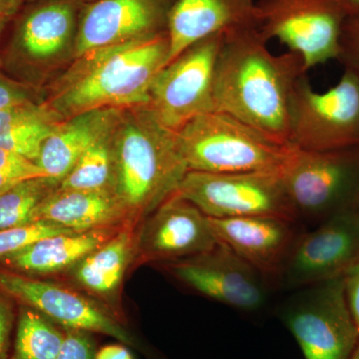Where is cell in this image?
I'll return each mask as SVG.
<instances>
[{
  "label": "cell",
  "instance_id": "cell-21",
  "mask_svg": "<svg viewBox=\"0 0 359 359\" xmlns=\"http://www.w3.org/2000/svg\"><path fill=\"white\" fill-rule=\"evenodd\" d=\"M75 26V8L69 1L37 7L22 20L13 45V57L20 65H37L60 53Z\"/></svg>",
  "mask_w": 359,
  "mask_h": 359
},
{
  "label": "cell",
  "instance_id": "cell-37",
  "mask_svg": "<svg viewBox=\"0 0 359 359\" xmlns=\"http://www.w3.org/2000/svg\"><path fill=\"white\" fill-rule=\"evenodd\" d=\"M9 18H11V16L0 13V34H1L2 30H4V26H6L7 20H9Z\"/></svg>",
  "mask_w": 359,
  "mask_h": 359
},
{
  "label": "cell",
  "instance_id": "cell-23",
  "mask_svg": "<svg viewBox=\"0 0 359 359\" xmlns=\"http://www.w3.org/2000/svg\"><path fill=\"white\" fill-rule=\"evenodd\" d=\"M51 105L34 101L0 111V147L36 162L45 140L61 124Z\"/></svg>",
  "mask_w": 359,
  "mask_h": 359
},
{
  "label": "cell",
  "instance_id": "cell-17",
  "mask_svg": "<svg viewBox=\"0 0 359 359\" xmlns=\"http://www.w3.org/2000/svg\"><path fill=\"white\" fill-rule=\"evenodd\" d=\"M252 25L257 26L254 0H175L168 16L167 65L201 40Z\"/></svg>",
  "mask_w": 359,
  "mask_h": 359
},
{
  "label": "cell",
  "instance_id": "cell-10",
  "mask_svg": "<svg viewBox=\"0 0 359 359\" xmlns=\"http://www.w3.org/2000/svg\"><path fill=\"white\" fill-rule=\"evenodd\" d=\"M304 359H351L359 342L344 278L306 287L283 311Z\"/></svg>",
  "mask_w": 359,
  "mask_h": 359
},
{
  "label": "cell",
  "instance_id": "cell-7",
  "mask_svg": "<svg viewBox=\"0 0 359 359\" xmlns=\"http://www.w3.org/2000/svg\"><path fill=\"white\" fill-rule=\"evenodd\" d=\"M348 13L344 0H257V28L299 54L308 71L337 60Z\"/></svg>",
  "mask_w": 359,
  "mask_h": 359
},
{
  "label": "cell",
  "instance_id": "cell-16",
  "mask_svg": "<svg viewBox=\"0 0 359 359\" xmlns=\"http://www.w3.org/2000/svg\"><path fill=\"white\" fill-rule=\"evenodd\" d=\"M208 219L219 244L266 278H278L297 238L294 223L271 217Z\"/></svg>",
  "mask_w": 359,
  "mask_h": 359
},
{
  "label": "cell",
  "instance_id": "cell-14",
  "mask_svg": "<svg viewBox=\"0 0 359 359\" xmlns=\"http://www.w3.org/2000/svg\"><path fill=\"white\" fill-rule=\"evenodd\" d=\"M217 244L208 217L175 194L141 224L135 257L137 264L171 263L198 256Z\"/></svg>",
  "mask_w": 359,
  "mask_h": 359
},
{
  "label": "cell",
  "instance_id": "cell-28",
  "mask_svg": "<svg viewBox=\"0 0 359 359\" xmlns=\"http://www.w3.org/2000/svg\"><path fill=\"white\" fill-rule=\"evenodd\" d=\"M47 177L33 161L0 147V194L27 180Z\"/></svg>",
  "mask_w": 359,
  "mask_h": 359
},
{
  "label": "cell",
  "instance_id": "cell-1",
  "mask_svg": "<svg viewBox=\"0 0 359 359\" xmlns=\"http://www.w3.org/2000/svg\"><path fill=\"white\" fill-rule=\"evenodd\" d=\"M257 25L224 33L215 73V111L290 143L297 82L308 69L294 52L275 55Z\"/></svg>",
  "mask_w": 359,
  "mask_h": 359
},
{
  "label": "cell",
  "instance_id": "cell-22",
  "mask_svg": "<svg viewBox=\"0 0 359 359\" xmlns=\"http://www.w3.org/2000/svg\"><path fill=\"white\" fill-rule=\"evenodd\" d=\"M137 226L125 224L109 241L72 268L78 285L91 294L110 297L117 292L136 255Z\"/></svg>",
  "mask_w": 359,
  "mask_h": 359
},
{
  "label": "cell",
  "instance_id": "cell-38",
  "mask_svg": "<svg viewBox=\"0 0 359 359\" xmlns=\"http://www.w3.org/2000/svg\"><path fill=\"white\" fill-rule=\"evenodd\" d=\"M351 359H359V342Z\"/></svg>",
  "mask_w": 359,
  "mask_h": 359
},
{
  "label": "cell",
  "instance_id": "cell-26",
  "mask_svg": "<svg viewBox=\"0 0 359 359\" xmlns=\"http://www.w3.org/2000/svg\"><path fill=\"white\" fill-rule=\"evenodd\" d=\"M55 180L42 177L21 182L0 194V230L30 224L32 212L59 187Z\"/></svg>",
  "mask_w": 359,
  "mask_h": 359
},
{
  "label": "cell",
  "instance_id": "cell-12",
  "mask_svg": "<svg viewBox=\"0 0 359 359\" xmlns=\"http://www.w3.org/2000/svg\"><path fill=\"white\" fill-rule=\"evenodd\" d=\"M0 290L65 328L109 335L122 344L137 346L133 335L113 314L63 285L0 269Z\"/></svg>",
  "mask_w": 359,
  "mask_h": 359
},
{
  "label": "cell",
  "instance_id": "cell-24",
  "mask_svg": "<svg viewBox=\"0 0 359 359\" xmlns=\"http://www.w3.org/2000/svg\"><path fill=\"white\" fill-rule=\"evenodd\" d=\"M116 127L85 151L75 166L59 184V190L114 191Z\"/></svg>",
  "mask_w": 359,
  "mask_h": 359
},
{
  "label": "cell",
  "instance_id": "cell-3",
  "mask_svg": "<svg viewBox=\"0 0 359 359\" xmlns=\"http://www.w3.org/2000/svg\"><path fill=\"white\" fill-rule=\"evenodd\" d=\"M118 123L114 134V192L138 226L174 196L188 170L176 133L155 119L146 106Z\"/></svg>",
  "mask_w": 359,
  "mask_h": 359
},
{
  "label": "cell",
  "instance_id": "cell-6",
  "mask_svg": "<svg viewBox=\"0 0 359 359\" xmlns=\"http://www.w3.org/2000/svg\"><path fill=\"white\" fill-rule=\"evenodd\" d=\"M177 195L209 218L271 217L295 223L282 172L214 174L187 172Z\"/></svg>",
  "mask_w": 359,
  "mask_h": 359
},
{
  "label": "cell",
  "instance_id": "cell-27",
  "mask_svg": "<svg viewBox=\"0 0 359 359\" xmlns=\"http://www.w3.org/2000/svg\"><path fill=\"white\" fill-rule=\"evenodd\" d=\"M66 233H76V231L43 223V222H36V223L27 224L25 226L0 230V259L25 249L27 245L41 238Z\"/></svg>",
  "mask_w": 359,
  "mask_h": 359
},
{
  "label": "cell",
  "instance_id": "cell-32",
  "mask_svg": "<svg viewBox=\"0 0 359 359\" xmlns=\"http://www.w3.org/2000/svg\"><path fill=\"white\" fill-rule=\"evenodd\" d=\"M29 101L33 100L25 85L0 74V111Z\"/></svg>",
  "mask_w": 359,
  "mask_h": 359
},
{
  "label": "cell",
  "instance_id": "cell-20",
  "mask_svg": "<svg viewBox=\"0 0 359 359\" xmlns=\"http://www.w3.org/2000/svg\"><path fill=\"white\" fill-rule=\"evenodd\" d=\"M116 109L90 111L69 118L45 140L36 164L47 178L60 183L85 151L119 122Z\"/></svg>",
  "mask_w": 359,
  "mask_h": 359
},
{
  "label": "cell",
  "instance_id": "cell-34",
  "mask_svg": "<svg viewBox=\"0 0 359 359\" xmlns=\"http://www.w3.org/2000/svg\"><path fill=\"white\" fill-rule=\"evenodd\" d=\"M95 359H134L126 347L120 344H110L102 347L95 354Z\"/></svg>",
  "mask_w": 359,
  "mask_h": 359
},
{
  "label": "cell",
  "instance_id": "cell-11",
  "mask_svg": "<svg viewBox=\"0 0 359 359\" xmlns=\"http://www.w3.org/2000/svg\"><path fill=\"white\" fill-rule=\"evenodd\" d=\"M358 263L359 208L297 236L276 280L287 289H306L344 278Z\"/></svg>",
  "mask_w": 359,
  "mask_h": 359
},
{
  "label": "cell",
  "instance_id": "cell-35",
  "mask_svg": "<svg viewBox=\"0 0 359 359\" xmlns=\"http://www.w3.org/2000/svg\"><path fill=\"white\" fill-rule=\"evenodd\" d=\"M20 0H0V13L11 16L18 9Z\"/></svg>",
  "mask_w": 359,
  "mask_h": 359
},
{
  "label": "cell",
  "instance_id": "cell-8",
  "mask_svg": "<svg viewBox=\"0 0 359 359\" xmlns=\"http://www.w3.org/2000/svg\"><path fill=\"white\" fill-rule=\"evenodd\" d=\"M290 143L302 151L359 146V76L344 69L339 83L314 91L308 75L295 85L290 109Z\"/></svg>",
  "mask_w": 359,
  "mask_h": 359
},
{
  "label": "cell",
  "instance_id": "cell-15",
  "mask_svg": "<svg viewBox=\"0 0 359 359\" xmlns=\"http://www.w3.org/2000/svg\"><path fill=\"white\" fill-rule=\"evenodd\" d=\"M175 0H98L87 7L78 30L77 57L105 47L167 32Z\"/></svg>",
  "mask_w": 359,
  "mask_h": 359
},
{
  "label": "cell",
  "instance_id": "cell-33",
  "mask_svg": "<svg viewBox=\"0 0 359 359\" xmlns=\"http://www.w3.org/2000/svg\"><path fill=\"white\" fill-rule=\"evenodd\" d=\"M347 304L359 332V263L344 276Z\"/></svg>",
  "mask_w": 359,
  "mask_h": 359
},
{
  "label": "cell",
  "instance_id": "cell-29",
  "mask_svg": "<svg viewBox=\"0 0 359 359\" xmlns=\"http://www.w3.org/2000/svg\"><path fill=\"white\" fill-rule=\"evenodd\" d=\"M337 61L359 76V14L349 15L344 22Z\"/></svg>",
  "mask_w": 359,
  "mask_h": 359
},
{
  "label": "cell",
  "instance_id": "cell-19",
  "mask_svg": "<svg viewBox=\"0 0 359 359\" xmlns=\"http://www.w3.org/2000/svg\"><path fill=\"white\" fill-rule=\"evenodd\" d=\"M122 226L59 233L36 241L0 259V264L26 276H47L74 268L87 255L105 244Z\"/></svg>",
  "mask_w": 359,
  "mask_h": 359
},
{
  "label": "cell",
  "instance_id": "cell-18",
  "mask_svg": "<svg viewBox=\"0 0 359 359\" xmlns=\"http://www.w3.org/2000/svg\"><path fill=\"white\" fill-rule=\"evenodd\" d=\"M36 222L62 226L73 231L131 224L126 210L113 190L62 191L59 189L32 212L30 224Z\"/></svg>",
  "mask_w": 359,
  "mask_h": 359
},
{
  "label": "cell",
  "instance_id": "cell-2",
  "mask_svg": "<svg viewBox=\"0 0 359 359\" xmlns=\"http://www.w3.org/2000/svg\"><path fill=\"white\" fill-rule=\"evenodd\" d=\"M168 55L167 32L90 52L68 73L51 107L69 118L94 110L143 107Z\"/></svg>",
  "mask_w": 359,
  "mask_h": 359
},
{
  "label": "cell",
  "instance_id": "cell-36",
  "mask_svg": "<svg viewBox=\"0 0 359 359\" xmlns=\"http://www.w3.org/2000/svg\"><path fill=\"white\" fill-rule=\"evenodd\" d=\"M344 2L348 16L359 14V0H344Z\"/></svg>",
  "mask_w": 359,
  "mask_h": 359
},
{
  "label": "cell",
  "instance_id": "cell-9",
  "mask_svg": "<svg viewBox=\"0 0 359 359\" xmlns=\"http://www.w3.org/2000/svg\"><path fill=\"white\" fill-rule=\"evenodd\" d=\"M224 33L189 47L156 75L146 107L164 128L178 133L194 118L215 111L214 83Z\"/></svg>",
  "mask_w": 359,
  "mask_h": 359
},
{
  "label": "cell",
  "instance_id": "cell-30",
  "mask_svg": "<svg viewBox=\"0 0 359 359\" xmlns=\"http://www.w3.org/2000/svg\"><path fill=\"white\" fill-rule=\"evenodd\" d=\"M65 337L57 359H95L89 332L65 328Z\"/></svg>",
  "mask_w": 359,
  "mask_h": 359
},
{
  "label": "cell",
  "instance_id": "cell-25",
  "mask_svg": "<svg viewBox=\"0 0 359 359\" xmlns=\"http://www.w3.org/2000/svg\"><path fill=\"white\" fill-rule=\"evenodd\" d=\"M53 321L35 309L22 306L18 313L14 337L13 359H57L65 341Z\"/></svg>",
  "mask_w": 359,
  "mask_h": 359
},
{
  "label": "cell",
  "instance_id": "cell-13",
  "mask_svg": "<svg viewBox=\"0 0 359 359\" xmlns=\"http://www.w3.org/2000/svg\"><path fill=\"white\" fill-rule=\"evenodd\" d=\"M175 278L199 294L240 311H256L266 299V276L226 245L168 264Z\"/></svg>",
  "mask_w": 359,
  "mask_h": 359
},
{
  "label": "cell",
  "instance_id": "cell-5",
  "mask_svg": "<svg viewBox=\"0 0 359 359\" xmlns=\"http://www.w3.org/2000/svg\"><path fill=\"white\" fill-rule=\"evenodd\" d=\"M282 174L297 218L321 223L359 208V146L330 151L297 149Z\"/></svg>",
  "mask_w": 359,
  "mask_h": 359
},
{
  "label": "cell",
  "instance_id": "cell-4",
  "mask_svg": "<svg viewBox=\"0 0 359 359\" xmlns=\"http://www.w3.org/2000/svg\"><path fill=\"white\" fill-rule=\"evenodd\" d=\"M176 136L187 170L205 173L283 172L297 150L219 111L194 118Z\"/></svg>",
  "mask_w": 359,
  "mask_h": 359
},
{
  "label": "cell",
  "instance_id": "cell-31",
  "mask_svg": "<svg viewBox=\"0 0 359 359\" xmlns=\"http://www.w3.org/2000/svg\"><path fill=\"white\" fill-rule=\"evenodd\" d=\"M13 299L0 290V359H13L11 337L15 325Z\"/></svg>",
  "mask_w": 359,
  "mask_h": 359
}]
</instances>
